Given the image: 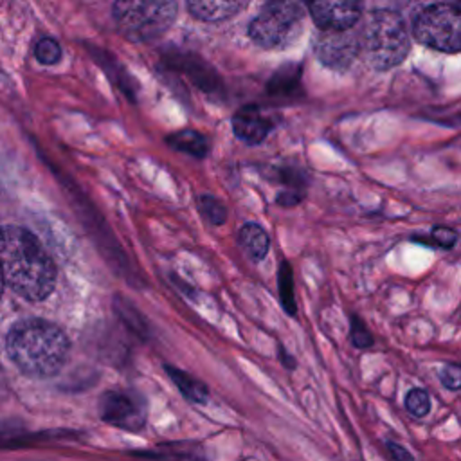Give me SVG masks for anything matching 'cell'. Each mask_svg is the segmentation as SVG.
<instances>
[{"mask_svg": "<svg viewBox=\"0 0 461 461\" xmlns=\"http://www.w3.org/2000/svg\"><path fill=\"white\" fill-rule=\"evenodd\" d=\"M0 268L9 288L27 301H43L54 290V261L27 229H0Z\"/></svg>", "mask_w": 461, "mask_h": 461, "instance_id": "6da1fadb", "label": "cell"}, {"mask_svg": "<svg viewBox=\"0 0 461 461\" xmlns=\"http://www.w3.org/2000/svg\"><path fill=\"white\" fill-rule=\"evenodd\" d=\"M5 349L13 364L31 378H50L61 371L70 353L67 333L45 319H22L11 326Z\"/></svg>", "mask_w": 461, "mask_h": 461, "instance_id": "7a4b0ae2", "label": "cell"}, {"mask_svg": "<svg viewBox=\"0 0 461 461\" xmlns=\"http://www.w3.org/2000/svg\"><path fill=\"white\" fill-rule=\"evenodd\" d=\"M360 50H364L367 63L376 70L400 65L411 50V40L402 16L389 9L373 11L360 38Z\"/></svg>", "mask_w": 461, "mask_h": 461, "instance_id": "3957f363", "label": "cell"}, {"mask_svg": "<svg viewBox=\"0 0 461 461\" xmlns=\"http://www.w3.org/2000/svg\"><path fill=\"white\" fill-rule=\"evenodd\" d=\"M176 2H115L112 7L119 31L131 41H153L175 22Z\"/></svg>", "mask_w": 461, "mask_h": 461, "instance_id": "277c9868", "label": "cell"}, {"mask_svg": "<svg viewBox=\"0 0 461 461\" xmlns=\"http://www.w3.org/2000/svg\"><path fill=\"white\" fill-rule=\"evenodd\" d=\"M304 25L297 2H270L249 23V36L263 49H285L295 41Z\"/></svg>", "mask_w": 461, "mask_h": 461, "instance_id": "5b68a950", "label": "cell"}, {"mask_svg": "<svg viewBox=\"0 0 461 461\" xmlns=\"http://www.w3.org/2000/svg\"><path fill=\"white\" fill-rule=\"evenodd\" d=\"M414 38L439 52H461V5L430 4L412 22Z\"/></svg>", "mask_w": 461, "mask_h": 461, "instance_id": "8992f818", "label": "cell"}, {"mask_svg": "<svg viewBox=\"0 0 461 461\" xmlns=\"http://www.w3.org/2000/svg\"><path fill=\"white\" fill-rule=\"evenodd\" d=\"M99 412L106 423L126 430H139L146 421L144 400L133 391L115 389L104 393Z\"/></svg>", "mask_w": 461, "mask_h": 461, "instance_id": "52a82bcc", "label": "cell"}, {"mask_svg": "<svg viewBox=\"0 0 461 461\" xmlns=\"http://www.w3.org/2000/svg\"><path fill=\"white\" fill-rule=\"evenodd\" d=\"M360 52V40L348 31H324L315 41V54L319 61L330 68L342 70L353 63Z\"/></svg>", "mask_w": 461, "mask_h": 461, "instance_id": "ba28073f", "label": "cell"}, {"mask_svg": "<svg viewBox=\"0 0 461 461\" xmlns=\"http://www.w3.org/2000/svg\"><path fill=\"white\" fill-rule=\"evenodd\" d=\"M308 11L317 27L333 32L348 31L362 16V7L357 2H312Z\"/></svg>", "mask_w": 461, "mask_h": 461, "instance_id": "9c48e42d", "label": "cell"}, {"mask_svg": "<svg viewBox=\"0 0 461 461\" xmlns=\"http://www.w3.org/2000/svg\"><path fill=\"white\" fill-rule=\"evenodd\" d=\"M232 130L247 144H259L272 130V121L258 106H243L232 117Z\"/></svg>", "mask_w": 461, "mask_h": 461, "instance_id": "30bf717a", "label": "cell"}, {"mask_svg": "<svg viewBox=\"0 0 461 461\" xmlns=\"http://www.w3.org/2000/svg\"><path fill=\"white\" fill-rule=\"evenodd\" d=\"M187 11L200 22H223L247 7V2H187Z\"/></svg>", "mask_w": 461, "mask_h": 461, "instance_id": "8fae6325", "label": "cell"}, {"mask_svg": "<svg viewBox=\"0 0 461 461\" xmlns=\"http://www.w3.org/2000/svg\"><path fill=\"white\" fill-rule=\"evenodd\" d=\"M238 241H240L243 252L252 261H261L267 256L268 245H270L268 234L258 223H245L238 232Z\"/></svg>", "mask_w": 461, "mask_h": 461, "instance_id": "7c38bea8", "label": "cell"}, {"mask_svg": "<svg viewBox=\"0 0 461 461\" xmlns=\"http://www.w3.org/2000/svg\"><path fill=\"white\" fill-rule=\"evenodd\" d=\"M299 86H301V67L295 63H288L276 70V74L268 81L267 90L272 95L285 97V95L295 94Z\"/></svg>", "mask_w": 461, "mask_h": 461, "instance_id": "4fadbf2b", "label": "cell"}, {"mask_svg": "<svg viewBox=\"0 0 461 461\" xmlns=\"http://www.w3.org/2000/svg\"><path fill=\"white\" fill-rule=\"evenodd\" d=\"M166 140L173 149L187 153V155L196 157V158H203L209 151L207 140L203 139V135H200L194 130H180L176 133L167 135Z\"/></svg>", "mask_w": 461, "mask_h": 461, "instance_id": "5bb4252c", "label": "cell"}, {"mask_svg": "<svg viewBox=\"0 0 461 461\" xmlns=\"http://www.w3.org/2000/svg\"><path fill=\"white\" fill-rule=\"evenodd\" d=\"M164 369L187 400L196 402V403H203L207 400V387L200 380H196L194 376H191L185 371H180L173 366H164Z\"/></svg>", "mask_w": 461, "mask_h": 461, "instance_id": "9a60e30c", "label": "cell"}, {"mask_svg": "<svg viewBox=\"0 0 461 461\" xmlns=\"http://www.w3.org/2000/svg\"><path fill=\"white\" fill-rule=\"evenodd\" d=\"M277 283H279V297H281L283 308L286 310V313L295 315L297 306H295V295H294V276H292V267L288 261H283L279 265Z\"/></svg>", "mask_w": 461, "mask_h": 461, "instance_id": "2e32d148", "label": "cell"}, {"mask_svg": "<svg viewBox=\"0 0 461 461\" xmlns=\"http://www.w3.org/2000/svg\"><path fill=\"white\" fill-rule=\"evenodd\" d=\"M414 241H420L423 245H429V247H439V249H452L454 243L457 241V232L450 227H443V225H436L429 238H423V236H412Z\"/></svg>", "mask_w": 461, "mask_h": 461, "instance_id": "e0dca14e", "label": "cell"}, {"mask_svg": "<svg viewBox=\"0 0 461 461\" xmlns=\"http://www.w3.org/2000/svg\"><path fill=\"white\" fill-rule=\"evenodd\" d=\"M34 56L43 65H54L61 59V47L52 38H41L34 45Z\"/></svg>", "mask_w": 461, "mask_h": 461, "instance_id": "ac0fdd59", "label": "cell"}, {"mask_svg": "<svg viewBox=\"0 0 461 461\" xmlns=\"http://www.w3.org/2000/svg\"><path fill=\"white\" fill-rule=\"evenodd\" d=\"M405 409L412 414V416H425L429 411H430V398L427 394V391L423 389H411L405 396Z\"/></svg>", "mask_w": 461, "mask_h": 461, "instance_id": "d6986e66", "label": "cell"}, {"mask_svg": "<svg viewBox=\"0 0 461 461\" xmlns=\"http://www.w3.org/2000/svg\"><path fill=\"white\" fill-rule=\"evenodd\" d=\"M349 337H351V342L355 344V348H369V346H373V342H375V339H373V335L369 333V330H367V326H366V322L358 317V315H351L349 317Z\"/></svg>", "mask_w": 461, "mask_h": 461, "instance_id": "ffe728a7", "label": "cell"}, {"mask_svg": "<svg viewBox=\"0 0 461 461\" xmlns=\"http://www.w3.org/2000/svg\"><path fill=\"white\" fill-rule=\"evenodd\" d=\"M200 211L212 225H221L225 221V207L212 196L200 198Z\"/></svg>", "mask_w": 461, "mask_h": 461, "instance_id": "44dd1931", "label": "cell"}, {"mask_svg": "<svg viewBox=\"0 0 461 461\" xmlns=\"http://www.w3.org/2000/svg\"><path fill=\"white\" fill-rule=\"evenodd\" d=\"M439 380L450 391L461 389V364H445L439 371Z\"/></svg>", "mask_w": 461, "mask_h": 461, "instance_id": "7402d4cb", "label": "cell"}, {"mask_svg": "<svg viewBox=\"0 0 461 461\" xmlns=\"http://www.w3.org/2000/svg\"><path fill=\"white\" fill-rule=\"evenodd\" d=\"M387 450H389V456L393 457V461H414L412 456L409 454V450L403 448V447L398 445V443L387 441Z\"/></svg>", "mask_w": 461, "mask_h": 461, "instance_id": "603a6c76", "label": "cell"}, {"mask_svg": "<svg viewBox=\"0 0 461 461\" xmlns=\"http://www.w3.org/2000/svg\"><path fill=\"white\" fill-rule=\"evenodd\" d=\"M279 355H281V357H283V364H285V366H286V367H290V369H292V367H294V366H295V362H294V358H292V357H290V355H286V353H285V349H283V348H279Z\"/></svg>", "mask_w": 461, "mask_h": 461, "instance_id": "cb8c5ba5", "label": "cell"}, {"mask_svg": "<svg viewBox=\"0 0 461 461\" xmlns=\"http://www.w3.org/2000/svg\"><path fill=\"white\" fill-rule=\"evenodd\" d=\"M4 283H5V279H4V274H2V268H0V295L4 292Z\"/></svg>", "mask_w": 461, "mask_h": 461, "instance_id": "d4e9b609", "label": "cell"}, {"mask_svg": "<svg viewBox=\"0 0 461 461\" xmlns=\"http://www.w3.org/2000/svg\"><path fill=\"white\" fill-rule=\"evenodd\" d=\"M0 79H2V70H0Z\"/></svg>", "mask_w": 461, "mask_h": 461, "instance_id": "484cf974", "label": "cell"}]
</instances>
